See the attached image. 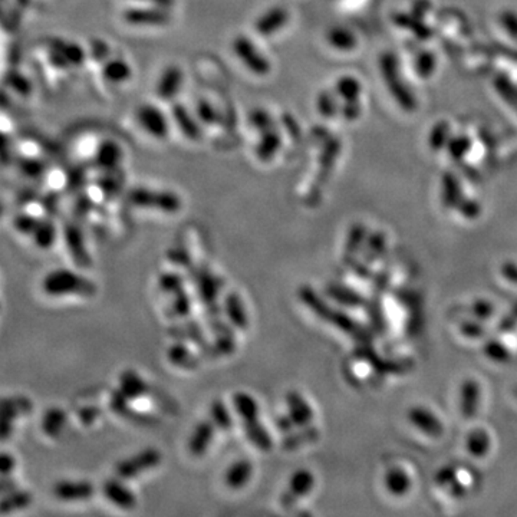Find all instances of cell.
<instances>
[{
    "instance_id": "cell-1",
    "label": "cell",
    "mask_w": 517,
    "mask_h": 517,
    "mask_svg": "<svg viewBox=\"0 0 517 517\" xmlns=\"http://www.w3.org/2000/svg\"><path fill=\"white\" fill-rule=\"evenodd\" d=\"M42 289L49 296L75 295L91 298L96 294V284L92 280L70 269H58L46 275L42 282Z\"/></svg>"
},
{
    "instance_id": "cell-2",
    "label": "cell",
    "mask_w": 517,
    "mask_h": 517,
    "mask_svg": "<svg viewBox=\"0 0 517 517\" xmlns=\"http://www.w3.org/2000/svg\"><path fill=\"white\" fill-rule=\"evenodd\" d=\"M191 275L194 283L197 284V292L200 296V301L206 306V312L213 316L217 315V296L223 287V280L216 276L209 268L200 266V268H191Z\"/></svg>"
},
{
    "instance_id": "cell-3",
    "label": "cell",
    "mask_w": 517,
    "mask_h": 517,
    "mask_svg": "<svg viewBox=\"0 0 517 517\" xmlns=\"http://www.w3.org/2000/svg\"><path fill=\"white\" fill-rule=\"evenodd\" d=\"M161 462H163V454H161L159 450L152 447L145 448L137 452L136 456L118 463L115 467V474L121 480H131L148 470L158 467Z\"/></svg>"
},
{
    "instance_id": "cell-4",
    "label": "cell",
    "mask_w": 517,
    "mask_h": 517,
    "mask_svg": "<svg viewBox=\"0 0 517 517\" xmlns=\"http://www.w3.org/2000/svg\"><path fill=\"white\" fill-rule=\"evenodd\" d=\"M315 486L313 474L308 470H298L289 480V486L280 497V504L284 510H292Z\"/></svg>"
},
{
    "instance_id": "cell-5",
    "label": "cell",
    "mask_w": 517,
    "mask_h": 517,
    "mask_svg": "<svg viewBox=\"0 0 517 517\" xmlns=\"http://www.w3.org/2000/svg\"><path fill=\"white\" fill-rule=\"evenodd\" d=\"M131 202L140 207L155 209L164 213H176L180 210V199L171 192H157L148 190H136L131 192Z\"/></svg>"
},
{
    "instance_id": "cell-6",
    "label": "cell",
    "mask_w": 517,
    "mask_h": 517,
    "mask_svg": "<svg viewBox=\"0 0 517 517\" xmlns=\"http://www.w3.org/2000/svg\"><path fill=\"white\" fill-rule=\"evenodd\" d=\"M95 487L89 481H59L55 484L53 495L62 502H85L93 497Z\"/></svg>"
},
{
    "instance_id": "cell-7",
    "label": "cell",
    "mask_w": 517,
    "mask_h": 517,
    "mask_svg": "<svg viewBox=\"0 0 517 517\" xmlns=\"http://www.w3.org/2000/svg\"><path fill=\"white\" fill-rule=\"evenodd\" d=\"M216 428L217 427L214 426L211 419H203V421H200L196 426L188 441V450L191 452V456L203 457L206 454L214 440Z\"/></svg>"
},
{
    "instance_id": "cell-8",
    "label": "cell",
    "mask_w": 517,
    "mask_h": 517,
    "mask_svg": "<svg viewBox=\"0 0 517 517\" xmlns=\"http://www.w3.org/2000/svg\"><path fill=\"white\" fill-rule=\"evenodd\" d=\"M103 493L111 503L124 510H134L137 507L136 495L121 483V478L107 480L103 486Z\"/></svg>"
},
{
    "instance_id": "cell-9",
    "label": "cell",
    "mask_w": 517,
    "mask_h": 517,
    "mask_svg": "<svg viewBox=\"0 0 517 517\" xmlns=\"http://www.w3.org/2000/svg\"><path fill=\"white\" fill-rule=\"evenodd\" d=\"M287 415L296 427H306L313 419V410L309 403L296 391H290L286 395Z\"/></svg>"
},
{
    "instance_id": "cell-10",
    "label": "cell",
    "mask_w": 517,
    "mask_h": 517,
    "mask_svg": "<svg viewBox=\"0 0 517 517\" xmlns=\"http://www.w3.org/2000/svg\"><path fill=\"white\" fill-rule=\"evenodd\" d=\"M65 242H67V247L75 265L82 269L91 268L92 261L86 250L82 233L77 228H74V225H68L67 230H65Z\"/></svg>"
},
{
    "instance_id": "cell-11",
    "label": "cell",
    "mask_w": 517,
    "mask_h": 517,
    "mask_svg": "<svg viewBox=\"0 0 517 517\" xmlns=\"http://www.w3.org/2000/svg\"><path fill=\"white\" fill-rule=\"evenodd\" d=\"M150 386L147 382L133 369L124 371L119 378V391L129 401H137L150 394Z\"/></svg>"
},
{
    "instance_id": "cell-12",
    "label": "cell",
    "mask_w": 517,
    "mask_h": 517,
    "mask_svg": "<svg viewBox=\"0 0 517 517\" xmlns=\"http://www.w3.org/2000/svg\"><path fill=\"white\" fill-rule=\"evenodd\" d=\"M224 313L228 315L232 325L240 331H246L249 327V316L243 299L236 292H230L224 298Z\"/></svg>"
},
{
    "instance_id": "cell-13",
    "label": "cell",
    "mask_w": 517,
    "mask_h": 517,
    "mask_svg": "<svg viewBox=\"0 0 517 517\" xmlns=\"http://www.w3.org/2000/svg\"><path fill=\"white\" fill-rule=\"evenodd\" d=\"M253 477V464L249 460H237L224 474L225 486L232 490H240L247 486Z\"/></svg>"
},
{
    "instance_id": "cell-14",
    "label": "cell",
    "mask_w": 517,
    "mask_h": 517,
    "mask_svg": "<svg viewBox=\"0 0 517 517\" xmlns=\"http://www.w3.org/2000/svg\"><path fill=\"white\" fill-rule=\"evenodd\" d=\"M243 428H244V433L249 441L261 451L269 452L273 448V440L269 431L266 430V427L261 423V419H256V421H250V423H243Z\"/></svg>"
},
{
    "instance_id": "cell-15",
    "label": "cell",
    "mask_w": 517,
    "mask_h": 517,
    "mask_svg": "<svg viewBox=\"0 0 517 517\" xmlns=\"http://www.w3.org/2000/svg\"><path fill=\"white\" fill-rule=\"evenodd\" d=\"M167 357H169L170 364H173L174 367L181 368V369H196L200 364V360H202L200 355H194L183 343L173 345L167 352Z\"/></svg>"
},
{
    "instance_id": "cell-16",
    "label": "cell",
    "mask_w": 517,
    "mask_h": 517,
    "mask_svg": "<svg viewBox=\"0 0 517 517\" xmlns=\"http://www.w3.org/2000/svg\"><path fill=\"white\" fill-rule=\"evenodd\" d=\"M233 405L243 423H250L258 419V404L247 393H237L233 397Z\"/></svg>"
},
{
    "instance_id": "cell-17",
    "label": "cell",
    "mask_w": 517,
    "mask_h": 517,
    "mask_svg": "<svg viewBox=\"0 0 517 517\" xmlns=\"http://www.w3.org/2000/svg\"><path fill=\"white\" fill-rule=\"evenodd\" d=\"M30 503H32L30 493L16 490L15 487L2 495V499H0V513H12L27 507Z\"/></svg>"
},
{
    "instance_id": "cell-18",
    "label": "cell",
    "mask_w": 517,
    "mask_h": 517,
    "mask_svg": "<svg viewBox=\"0 0 517 517\" xmlns=\"http://www.w3.org/2000/svg\"><path fill=\"white\" fill-rule=\"evenodd\" d=\"M318 437H319L318 430L313 428V427L306 426V427H302L301 431L284 437L282 440V448L284 451H295L302 445H306V444H310V443L316 441Z\"/></svg>"
},
{
    "instance_id": "cell-19",
    "label": "cell",
    "mask_w": 517,
    "mask_h": 517,
    "mask_svg": "<svg viewBox=\"0 0 517 517\" xmlns=\"http://www.w3.org/2000/svg\"><path fill=\"white\" fill-rule=\"evenodd\" d=\"M65 424H67V414H65L60 408H51L48 412H45L42 419V428L48 436L51 437L59 436Z\"/></svg>"
},
{
    "instance_id": "cell-20",
    "label": "cell",
    "mask_w": 517,
    "mask_h": 517,
    "mask_svg": "<svg viewBox=\"0 0 517 517\" xmlns=\"http://www.w3.org/2000/svg\"><path fill=\"white\" fill-rule=\"evenodd\" d=\"M210 419L221 431H230L233 428V418L221 400L213 401L210 407Z\"/></svg>"
},
{
    "instance_id": "cell-21",
    "label": "cell",
    "mask_w": 517,
    "mask_h": 517,
    "mask_svg": "<svg viewBox=\"0 0 517 517\" xmlns=\"http://www.w3.org/2000/svg\"><path fill=\"white\" fill-rule=\"evenodd\" d=\"M32 411V403L27 398H6L0 401V415L16 418L22 414H27Z\"/></svg>"
},
{
    "instance_id": "cell-22",
    "label": "cell",
    "mask_w": 517,
    "mask_h": 517,
    "mask_svg": "<svg viewBox=\"0 0 517 517\" xmlns=\"http://www.w3.org/2000/svg\"><path fill=\"white\" fill-rule=\"evenodd\" d=\"M171 336H174L180 341H184V342L196 343L200 348L207 345L206 339H204V335H203V331L199 325H185V327H180L177 329H173Z\"/></svg>"
},
{
    "instance_id": "cell-23",
    "label": "cell",
    "mask_w": 517,
    "mask_h": 517,
    "mask_svg": "<svg viewBox=\"0 0 517 517\" xmlns=\"http://www.w3.org/2000/svg\"><path fill=\"white\" fill-rule=\"evenodd\" d=\"M32 235H34V239H35L37 244L42 249L51 247L55 243V239H56L55 228H53V224L49 223V221L38 223L37 229L34 230V233H32Z\"/></svg>"
},
{
    "instance_id": "cell-24",
    "label": "cell",
    "mask_w": 517,
    "mask_h": 517,
    "mask_svg": "<svg viewBox=\"0 0 517 517\" xmlns=\"http://www.w3.org/2000/svg\"><path fill=\"white\" fill-rule=\"evenodd\" d=\"M174 299L170 305V312L174 318H187L191 312V299L185 290H180V292L173 295Z\"/></svg>"
},
{
    "instance_id": "cell-25",
    "label": "cell",
    "mask_w": 517,
    "mask_h": 517,
    "mask_svg": "<svg viewBox=\"0 0 517 517\" xmlns=\"http://www.w3.org/2000/svg\"><path fill=\"white\" fill-rule=\"evenodd\" d=\"M159 289L163 290L164 294H169V295H174L177 292H180V290H183L184 287V280L180 275L177 273H166L159 277Z\"/></svg>"
},
{
    "instance_id": "cell-26",
    "label": "cell",
    "mask_w": 517,
    "mask_h": 517,
    "mask_svg": "<svg viewBox=\"0 0 517 517\" xmlns=\"http://www.w3.org/2000/svg\"><path fill=\"white\" fill-rule=\"evenodd\" d=\"M169 258H170L171 262L177 263L178 266H185V268H190L191 266L190 253L183 246H178V247H174L173 250H170Z\"/></svg>"
},
{
    "instance_id": "cell-27",
    "label": "cell",
    "mask_w": 517,
    "mask_h": 517,
    "mask_svg": "<svg viewBox=\"0 0 517 517\" xmlns=\"http://www.w3.org/2000/svg\"><path fill=\"white\" fill-rule=\"evenodd\" d=\"M101 415V410L98 408V407H95V405H89V407H85V408H82V410H79V412H78V417H79V419H81V421L84 423V424H91V423H93L95 421V419L96 418H98Z\"/></svg>"
},
{
    "instance_id": "cell-28",
    "label": "cell",
    "mask_w": 517,
    "mask_h": 517,
    "mask_svg": "<svg viewBox=\"0 0 517 517\" xmlns=\"http://www.w3.org/2000/svg\"><path fill=\"white\" fill-rule=\"evenodd\" d=\"M15 457L8 454V452H0V476H8L15 469Z\"/></svg>"
},
{
    "instance_id": "cell-29",
    "label": "cell",
    "mask_w": 517,
    "mask_h": 517,
    "mask_svg": "<svg viewBox=\"0 0 517 517\" xmlns=\"http://www.w3.org/2000/svg\"><path fill=\"white\" fill-rule=\"evenodd\" d=\"M13 418L0 415V440H6L13 431Z\"/></svg>"
},
{
    "instance_id": "cell-30",
    "label": "cell",
    "mask_w": 517,
    "mask_h": 517,
    "mask_svg": "<svg viewBox=\"0 0 517 517\" xmlns=\"http://www.w3.org/2000/svg\"><path fill=\"white\" fill-rule=\"evenodd\" d=\"M276 426L282 433H290L295 424H294L292 419H290V417L286 414V415H282L276 419Z\"/></svg>"
},
{
    "instance_id": "cell-31",
    "label": "cell",
    "mask_w": 517,
    "mask_h": 517,
    "mask_svg": "<svg viewBox=\"0 0 517 517\" xmlns=\"http://www.w3.org/2000/svg\"><path fill=\"white\" fill-rule=\"evenodd\" d=\"M15 487H16V484L12 478H9L8 476H0V496Z\"/></svg>"
}]
</instances>
